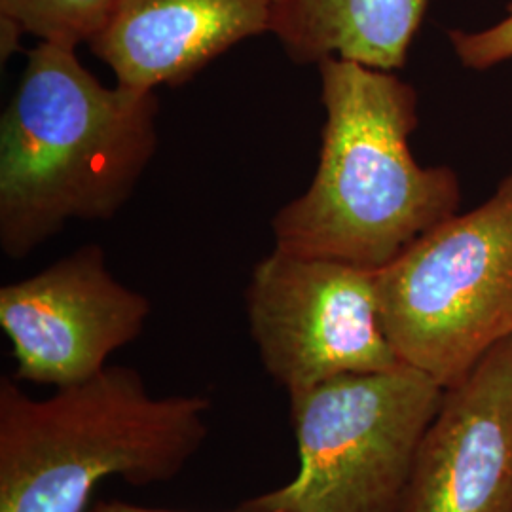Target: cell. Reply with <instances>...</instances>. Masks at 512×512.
I'll return each instance as SVG.
<instances>
[{
  "mask_svg": "<svg viewBox=\"0 0 512 512\" xmlns=\"http://www.w3.org/2000/svg\"><path fill=\"white\" fill-rule=\"evenodd\" d=\"M86 512H179V511H164V509H148V507H139V505H131L126 501H109V499H101V501H95L92 507ZM238 512H253L243 511L239 509Z\"/></svg>",
  "mask_w": 512,
  "mask_h": 512,
  "instance_id": "cell-14",
  "label": "cell"
},
{
  "mask_svg": "<svg viewBox=\"0 0 512 512\" xmlns=\"http://www.w3.org/2000/svg\"><path fill=\"white\" fill-rule=\"evenodd\" d=\"M459 63L469 71H490L512 59V0L507 16L482 31H450Z\"/></svg>",
  "mask_w": 512,
  "mask_h": 512,
  "instance_id": "cell-12",
  "label": "cell"
},
{
  "mask_svg": "<svg viewBox=\"0 0 512 512\" xmlns=\"http://www.w3.org/2000/svg\"><path fill=\"white\" fill-rule=\"evenodd\" d=\"M245 304L262 366L289 395L403 365L382 327L374 270L275 249L253 268Z\"/></svg>",
  "mask_w": 512,
  "mask_h": 512,
  "instance_id": "cell-6",
  "label": "cell"
},
{
  "mask_svg": "<svg viewBox=\"0 0 512 512\" xmlns=\"http://www.w3.org/2000/svg\"><path fill=\"white\" fill-rule=\"evenodd\" d=\"M154 90L105 86L76 48L38 42L0 120V249L31 255L71 220H109L158 150Z\"/></svg>",
  "mask_w": 512,
  "mask_h": 512,
  "instance_id": "cell-2",
  "label": "cell"
},
{
  "mask_svg": "<svg viewBox=\"0 0 512 512\" xmlns=\"http://www.w3.org/2000/svg\"><path fill=\"white\" fill-rule=\"evenodd\" d=\"M444 387L418 368L348 374L294 391L293 480L241 505L253 512H397Z\"/></svg>",
  "mask_w": 512,
  "mask_h": 512,
  "instance_id": "cell-5",
  "label": "cell"
},
{
  "mask_svg": "<svg viewBox=\"0 0 512 512\" xmlns=\"http://www.w3.org/2000/svg\"><path fill=\"white\" fill-rule=\"evenodd\" d=\"M429 0H277L272 35L298 65L330 57L399 71Z\"/></svg>",
  "mask_w": 512,
  "mask_h": 512,
  "instance_id": "cell-10",
  "label": "cell"
},
{
  "mask_svg": "<svg viewBox=\"0 0 512 512\" xmlns=\"http://www.w3.org/2000/svg\"><path fill=\"white\" fill-rule=\"evenodd\" d=\"M211 401L154 397L129 366L33 399L0 380V512H86L110 476L131 486L181 475L209 435Z\"/></svg>",
  "mask_w": 512,
  "mask_h": 512,
  "instance_id": "cell-3",
  "label": "cell"
},
{
  "mask_svg": "<svg viewBox=\"0 0 512 512\" xmlns=\"http://www.w3.org/2000/svg\"><path fill=\"white\" fill-rule=\"evenodd\" d=\"M23 29L19 27L16 21L8 18H0V54H2V63L16 54L23 37Z\"/></svg>",
  "mask_w": 512,
  "mask_h": 512,
  "instance_id": "cell-13",
  "label": "cell"
},
{
  "mask_svg": "<svg viewBox=\"0 0 512 512\" xmlns=\"http://www.w3.org/2000/svg\"><path fill=\"white\" fill-rule=\"evenodd\" d=\"M145 294L110 274L105 251L86 245L33 277L0 289V327L16 380L55 389L92 380L150 317Z\"/></svg>",
  "mask_w": 512,
  "mask_h": 512,
  "instance_id": "cell-7",
  "label": "cell"
},
{
  "mask_svg": "<svg viewBox=\"0 0 512 512\" xmlns=\"http://www.w3.org/2000/svg\"><path fill=\"white\" fill-rule=\"evenodd\" d=\"M277 0H118L88 44L116 82L183 86L247 38L272 33Z\"/></svg>",
  "mask_w": 512,
  "mask_h": 512,
  "instance_id": "cell-9",
  "label": "cell"
},
{
  "mask_svg": "<svg viewBox=\"0 0 512 512\" xmlns=\"http://www.w3.org/2000/svg\"><path fill=\"white\" fill-rule=\"evenodd\" d=\"M397 512H512V336L444 389Z\"/></svg>",
  "mask_w": 512,
  "mask_h": 512,
  "instance_id": "cell-8",
  "label": "cell"
},
{
  "mask_svg": "<svg viewBox=\"0 0 512 512\" xmlns=\"http://www.w3.org/2000/svg\"><path fill=\"white\" fill-rule=\"evenodd\" d=\"M382 327L401 363L461 382L512 336V165L494 194L376 272Z\"/></svg>",
  "mask_w": 512,
  "mask_h": 512,
  "instance_id": "cell-4",
  "label": "cell"
},
{
  "mask_svg": "<svg viewBox=\"0 0 512 512\" xmlns=\"http://www.w3.org/2000/svg\"><path fill=\"white\" fill-rule=\"evenodd\" d=\"M325 126L308 190L277 211L275 249L382 270L454 217V169L410 150L420 97L395 73L330 57L319 63Z\"/></svg>",
  "mask_w": 512,
  "mask_h": 512,
  "instance_id": "cell-1",
  "label": "cell"
},
{
  "mask_svg": "<svg viewBox=\"0 0 512 512\" xmlns=\"http://www.w3.org/2000/svg\"><path fill=\"white\" fill-rule=\"evenodd\" d=\"M118 0H0V18L12 19L38 42L78 48L107 25Z\"/></svg>",
  "mask_w": 512,
  "mask_h": 512,
  "instance_id": "cell-11",
  "label": "cell"
}]
</instances>
